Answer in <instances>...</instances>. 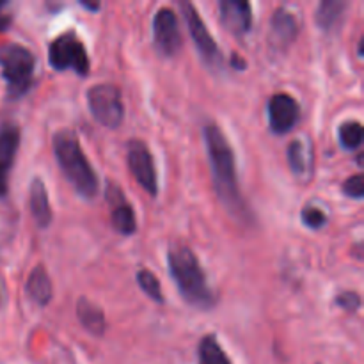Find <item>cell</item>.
Segmentation results:
<instances>
[{
	"label": "cell",
	"instance_id": "5",
	"mask_svg": "<svg viewBox=\"0 0 364 364\" xmlns=\"http://www.w3.org/2000/svg\"><path fill=\"white\" fill-rule=\"evenodd\" d=\"M48 63L57 71L73 70L80 77L89 73L87 50L75 32H64L50 43Z\"/></svg>",
	"mask_w": 364,
	"mask_h": 364
},
{
	"label": "cell",
	"instance_id": "23",
	"mask_svg": "<svg viewBox=\"0 0 364 364\" xmlns=\"http://www.w3.org/2000/svg\"><path fill=\"white\" fill-rule=\"evenodd\" d=\"M301 220L309 230H320L327 224V215L322 208L315 205H306L301 212Z\"/></svg>",
	"mask_w": 364,
	"mask_h": 364
},
{
	"label": "cell",
	"instance_id": "18",
	"mask_svg": "<svg viewBox=\"0 0 364 364\" xmlns=\"http://www.w3.org/2000/svg\"><path fill=\"white\" fill-rule=\"evenodd\" d=\"M114 203L112 215H110V220H112V226L117 233L124 235V237H130L137 231V219H135L134 208L124 201V196L119 194L117 199H110Z\"/></svg>",
	"mask_w": 364,
	"mask_h": 364
},
{
	"label": "cell",
	"instance_id": "6",
	"mask_svg": "<svg viewBox=\"0 0 364 364\" xmlns=\"http://www.w3.org/2000/svg\"><path fill=\"white\" fill-rule=\"evenodd\" d=\"M87 107L91 116L102 127H119L124 119V103L121 91L112 84H98L87 91Z\"/></svg>",
	"mask_w": 364,
	"mask_h": 364
},
{
	"label": "cell",
	"instance_id": "14",
	"mask_svg": "<svg viewBox=\"0 0 364 364\" xmlns=\"http://www.w3.org/2000/svg\"><path fill=\"white\" fill-rule=\"evenodd\" d=\"M270 28H272V39L279 46H288L295 41L299 34V23L297 16H295L291 11L277 9L272 16V23H270Z\"/></svg>",
	"mask_w": 364,
	"mask_h": 364
},
{
	"label": "cell",
	"instance_id": "8",
	"mask_svg": "<svg viewBox=\"0 0 364 364\" xmlns=\"http://www.w3.org/2000/svg\"><path fill=\"white\" fill-rule=\"evenodd\" d=\"M153 45L162 57H174L181 48L178 18L169 7H160L153 16Z\"/></svg>",
	"mask_w": 364,
	"mask_h": 364
},
{
	"label": "cell",
	"instance_id": "13",
	"mask_svg": "<svg viewBox=\"0 0 364 364\" xmlns=\"http://www.w3.org/2000/svg\"><path fill=\"white\" fill-rule=\"evenodd\" d=\"M31 213L39 230H46L53 219L48 192H46L45 183L39 178H34L31 183Z\"/></svg>",
	"mask_w": 364,
	"mask_h": 364
},
{
	"label": "cell",
	"instance_id": "15",
	"mask_svg": "<svg viewBox=\"0 0 364 364\" xmlns=\"http://www.w3.org/2000/svg\"><path fill=\"white\" fill-rule=\"evenodd\" d=\"M348 7L347 2L343 0H322L316 7L315 20L320 31L323 32H334L340 27L341 20H343L345 9Z\"/></svg>",
	"mask_w": 364,
	"mask_h": 364
},
{
	"label": "cell",
	"instance_id": "17",
	"mask_svg": "<svg viewBox=\"0 0 364 364\" xmlns=\"http://www.w3.org/2000/svg\"><path fill=\"white\" fill-rule=\"evenodd\" d=\"M77 316L78 322L84 326L85 331H89L95 336H102L107 331V320L102 309L96 304H92L89 299L80 297L77 302Z\"/></svg>",
	"mask_w": 364,
	"mask_h": 364
},
{
	"label": "cell",
	"instance_id": "22",
	"mask_svg": "<svg viewBox=\"0 0 364 364\" xmlns=\"http://www.w3.org/2000/svg\"><path fill=\"white\" fill-rule=\"evenodd\" d=\"M135 279H137V284L141 287V290L144 291L153 302H156V304H164L162 288H160V281L156 279L155 274L149 272V270L146 269H141L137 272V276H135Z\"/></svg>",
	"mask_w": 364,
	"mask_h": 364
},
{
	"label": "cell",
	"instance_id": "1",
	"mask_svg": "<svg viewBox=\"0 0 364 364\" xmlns=\"http://www.w3.org/2000/svg\"><path fill=\"white\" fill-rule=\"evenodd\" d=\"M206 155H208L210 169H212L213 187L224 208L237 220L249 223L251 213L238 188L237 164L235 151L224 132L215 123H206L203 128Z\"/></svg>",
	"mask_w": 364,
	"mask_h": 364
},
{
	"label": "cell",
	"instance_id": "12",
	"mask_svg": "<svg viewBox=\"0 0 364 364\" xmlns=\"http://www.w3.org/2000/svg\"><path fill=\"white\" fill-rule=\"evenodd\" d=\"M220 23L235 36H245L252 27L251 4L244 0H220Z\"/></svg>",
	"mask_w": 364,
	"mask_h": 364
},
{
	"label": "cell",
	"instance_id": "26",
	"mask_svg": "<svg viewBox=\"0 0 364 364\" xmlns=\"http://www.w3.org/2000/svg\"><path fill=\"white\" fill-rule=\"evenodd\" d=\"M11 23H13V14L9 11V2L0 0V32L7 31Z\"/></svg>",
	"mask_w": 364,
	"mask_h": 364
},
{
	"label": "cell",
	"instance_id": "3",
	"mask_svg": "<svg viewBox=\"0 0 364 364\" xmlns=\"http://www.w3.org/2000/svg\"><path fill=\"white\" fill-rule=\"evenodd\" d=\"M52 142L57 164L71 187L84 199L96 198L100 188L98 174L85 156L75 132H71L70 128H63L53 134Z\"/></svg>",
	"mask_w": 364,
	"mask_h": 364
},
{
	"label": "cell",
	"instance_id": "16",
	"mask_svg": "<svg viewBox=\"0 0 364 364\" xmlns=\"http://www.w3.org/2000/svg\"><path fill=\"white\" fill-rule=\"evenodd\" d=\"M25 291H27L28 297H31L38 306H46L52 301V281H50L45 267L38 265L32 270L31 276H28L27 279V284H25Z\"/></svg>",
	"mask_w": 364,
	"mask_h": 364
},
{
	"label": "cell",
	"instance_id": "7",
	"mask_svg": "<svg viewBox=\"0 0 364 364\" xmlns=\"http://www.w3.org/2000/svg\"><path fill=\"white\" fill-rule=\"evenodd\" d=\"M181 14L185 18V23H187L188 32H191L192 41L196 43V48H198L199 55L203 57L206 64L210 66H215L220 63V50L217 46L215 39L210 34V31L206 28L205 21H203L201 14L198 13L194 4L191 2H181L180 4Z\"/></svg>",
	"mask_w": 364,
	"mask_h": 364
},
{
	"label": "cell",
	"instance_id": "4",
	"mask_svg": "<svg viewBox=\"0 0 364 364\" xmlns=\"http://www.w3.org/2000/svg\"><path fill=\"white\" fill-rule=\"evenodd\" d=\"M0 68L11 100L21 98L31 91L36 71V59L31 50L16 43L0 46Z\"/></svg>",
	"mask_w": 364,
	"mask_h": 364
},
{
	"label": "cell",
	"instance_id": "19",
	"mask_svg": "<svg viewBox=\"0 0 364 364\" xmlns=\"http://www.w3.org/2000/svg\"><path fill=\"white\" fill-rule=\"evenodd\" d=\"M288 164H290L291 173L297 178L308 176L309 169H311V153L308 151V146L301 141L295 139L290 146H288Z\"/></svg>",
	"mask_w": 364,
	"mask_h": 364
},
{
	"label": "cell",
	"instance_id": "20",
	"mask_svg": "<svg viewBox=\"0 0 364 364\" xmlns=\"http://www.w3.org/2000/svg\"><path fill=\"white\" fill-rule=\"evenodd\" d=\"M198 364H231L230 358L223 347L219 345L217 338L213 334H208L201 340L198 350Z\"/></svg>",
	"mask_w": 364,
	"mask_h": 364
},
{
	"label": "cell",
	"instance_id": "25",
	"mask_svg": "<svg viewBox=\"0 0 364 364\" xmlns=\"http://www.w3.org/2000/svg\"><path fill=\"white\" fill-rule=\"evenodd\" d=\"M343 194L350 199L364 198V180L363 174H354L343 183Z\"/></svg>",
	"mask_w": 364,
	"mask_h": 364
},
{
	"label": "cell",
	"instance_id": "21",
	"mask_svg": "<svg viewBox=\"0 0 364 364\" xmlns=\"http://www.w3.org/2000/svg\"><path fill=\"white\" fill-rule=\"evenodd\" d=\"M363 139L364 128L359 121H345V123H341L340 128H338V141H340L341 148L347 149V151H354V149L361 148Z\"/></svg>",
	"mask_w": 364,
	"mask_h": 364
},
{
	"label": "cell",
	"instance_id": "27",
	"mask_svg": "<svg viewBox=\"0 0 364 364\" xmlns=\"http://www.w3.org/2000/svg\"><path fill=\"white\" fill-rule=\"evenodd\" d=\"M80 6L85 7V9L92 11V13L100 9V2H87V0H80Z\"/></svg>",
	"mask_w": 364,
	"mask_h": 364
},
{
	"label": "cell",
	"instance_id": "2",
	"mask_svg": "<svg viewBox=\"0 0 364 364\" xmlns=\"http://www.w3.org/2000/svg\"><path fill=\"white\" fill-rule=\"evenodd\" d=\"M167 267L185 302L198 309H210L215 306V294L210 288L198 256L188 245L180 242L171 244L167 251Z\"/></svg>",
	"mask_w": 364,
	"mask_h": 364
},
{
	"label": "cell",
	"instance_id": "24",
	"mask_svg": "<svg viewBox=\"0 0 364 364\" xmlns=\"http://www.w3.org/2000/svg\"><path fill=\"white\" fill-rule=\"evenodd\" d=\"M334 304L347 313H355L361 308V295L355 291H341L334 297Z\"/></svg>",
	"mask_w": 364,
	"mask_h": 364
},
{
	"label": "cell",
	"instance_id": "9",
	"mask_svg": "<svg viewBox=\"0 0 364 364\" xmlns=\"http://www.w3.org/2000/svg\"><path fill=\"white\" fill-rule=\"evenodd\" d=\"M267 119L272 134L284 135L297 127L301 119V105L288 92H276L267 103Z\"/></svg>",
	"mask_w": 364,
	"mask_h": 364
},
{
	"label": "cell",
	"instance_id": "10",
	"mask_svg": "<svg viewBox=\"0 0 364 364\" xmlns=\"http://www.w3.org/2000/svg\"><path fill=\"white\" fill-rule=\"evenodd\" d=\"M128 167L137 183L155 198L159 194V174L151 151L142 141H130L128 144Z\"/></svg>",
	"mask_w": 364,
	"mask_h": 364
},
{
	"label": "cell",
	"instance_id": "11",
	"mask_svg": "<svg viewBox=\"0 0 364 364\" xmlns=\"http://www.w3.org/2000/svg\"><path fill=\"white\" fill-rule=\"evenodd\" d=\"M21 132L18 124H0V199H4L9 191V174L20 148Z\"/></svg>",
	"mask_w": 364,
	"mask_h": 364
}]
</instances>
